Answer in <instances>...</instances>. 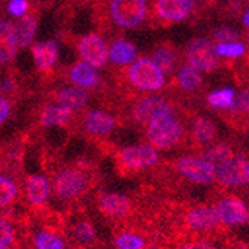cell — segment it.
<instances>
[{
  "mask_svg": "<svg viewBox=\"0 0 249 249\" xmlns=\"http://www.w3.org/2000/svg\"><path fill=\"white\" fill-rule=\"evenodd\" d=\"M185 138V127L173 109L163 112L146 124L148 143L155 146L158 151H166L178 146Z\"/></svg>",
  "mask_w": 249,
  "mask_h": 249,
  "instance_id": "cell-1",
  "label": "cell"
},
{
  "mask_svg": "<svg viewBox=\"0 0 249 249\" xmlns=\"http://www.w3.org/2000/svg\"><path fill=\"white\" fill-rule=\"evenodd\" d=\"M127 78L131 87L146 93L158 91L166 84V78L161 69L154 63L152 58L146 57L134 60L130 64L127 71Z\"/></svg>",
  "mask_w": 249,
  "mask_h": 249,
  "instance_id": "cell-2",
  "label": "cell"
},
{
  "mask_svg": "<svg viewBox=\"0 0 249 249\" xmlns=\"http://www.w3.org/2000/svg\"><path fill=\"white\" fill-rule=\"evenodd\" d=\"M54 193L63 201H75L85 196L89 188V179L85 172L76 167L60 169L54 176Z\"/></svg>",
  "mask_w": 249,
  "mask_h": 249,
  "instance_id": "cell-3",
  "label": "cell"
},
{
  "mask_svg": "<svg viewBox=\"0 0 249 249\" xmlns=\"http://www.w3.org/2000/svg\"><path fill=\"white\" fill-rule=\"evenodd\" d=\"M176 172L184 179L198 185H211L216 180V166L203 155H182L175 163Z\"/></svg>",
  "mask_w": 249,
  "mask_h": 249,
  "instance_id": "cell-4",
  "label": "cell"
},
{
  "mask_svg": "<svg viewBox=\"0 0 249 249\" xmlns=\"http://www.w3.org/2000/svg\"><path fill=\"white\" fill-rule=\"evenodd\" d=\"M158 160H160V154L151 143L125 146L118 152L120 164L131 172H141L155 167Z\"/></svg>",
  "mask_w": 249,
  "mask_h": 249,
  "instance_id": "cell-5",
  "label": "cell"
},
{
  "mask_svg": "<svg viewBox=\"0 0 249 249\" xmlns=\"http://www.w3.org/2000/svg\"><path fill=\"white\" fill-rule=\"evenodd\" d=\"M216 182L227 188H240L249 184V158L231 155L216 167Z\"/></svg>",
  "mask_w": 249,
  "mask_h": 249,
  "instance_id": "cell-6",
  "label": "cell"
},
{
  "mask_svg": "<svg viewBox=\"0 0 249 249\" xmlns=\"http://www.w3.org/2000/svg\"><path fill=\"white\" fill-rule=\"evenodd\" d=\"M110 15L121 27H138L146 17L145 0H112Z\"/></svg>",
  "mask_w": 249,
  "mask_h": 249,
  "instance_id": "cell-7",
  "label": "cell"
},
{
  "mask_svg": "<svg viewBox=\"0 0 249 249\" xmlns=\"http://www.w3.org/2000/svg\"><path fill=\"white\" fill-rule=\"evenodd\" d=\"M219 222L225 227H242L249 224V206L236 196H225L215 205Z\"/></svg>",
  "mask_w": 249,
  "mask_h": 249,
  "instance_id": "cell-8",
  "label": "cell"
},
{
  "mask_svg": "<svg viewBox=\"0 0 249 249\" xmlns=\"http://www.w3.org/2000/svg\"><path fill=\"white\" fill-rule=\"evenodd\" d=\"M187 60L201 72H213L218 67V54L208 39H194L187 47Z\"/></svg>",
  "mask_w": 249,
  "mask_h": 249,
  "instance_id": "cell-9",
  "label": "cell"
},
{
  "mask_svg": "<svg viewBox=\"0 0 249 249\" xmlns=\"http://www.w3.org/2000/svg\"><path fill=\"white\" fill-rule=\"evenodd\" d=\"M78 53L84 61L91 64L96 69L103 67L109 58V50L106 47V42L97 33L85 35L78 43Z\"/></svg>",
  "mask_w": 249,
  "mask_h": 249,
  "instance_id": "cell-10",
  "label": "cell"
},
{
  "mask_svg": "<svg viewBox=\"0 0 249 249\" xmlns=\"http://www.w3.org/2000/svg\"><path fill=\"white\" fill-rule=\"evenodd\" d=\"M97 208L106 218L120 221L130 215L133 201L123 193H105L97 200Z\"/></svg>",
  "mask_w": 249,
  "mask_h": 249,
  "instance_id": "cell-11",
  "label": "cell"
},
{
  "mask_svg": "<svg viewBox=\"0 0 249 249\" xmlns=\"http://www.w3.org/2000/svg\"><path fill=\"white\" fill-rule=\"evenodd\" d=\"M54 193V184L47 175L35 173L26 179L24 196L32 206H45L48 203L51 194Z\"/></svg>",
  "mask_w": 249,
  "mask_h": 249,
  "instance_id": "cell-12",
  "label": "cell"
},
{
  "mask_svg": "<svg viewBox=\"0 0 249 249\" xmlns=\"http://www.w3.org/2000/svg\"><path fill=\"white\" fill-rule=\"evenodd\" d=\"M185 224L187 227L197 233H209L215 230L219 222V218L216 215L215 206L201 205L194 206L185 213Z\"/></svg>",
  "mask_w": 249,
  "mask_h": 249,
  "instance_id": "cell-13",
  "label": "cell"
},
{
  "mask_svg": "<svg viewBox=\"0 0 249 249\" xmlns=\"http://www.w3.org/2000/svg\"><path fill=\"white\" fill-rule=\"evenodd\" d=\"M172 106L167 99L158 97V96H149L145 99H141L138 103L133 106L131 115L133 120L139 124H148L151 120L158 117L163 112L170 110Z\"/></svg>",
  "mask_w": 249,
  "mask_h": 249,
  "instance_id": "cell-14",
  "label": "cell"
},
{
  "mask_svg": "<svg viewBox=\"0 0 249 249\" xmlns=\"http://www.w3.org/2000/svg\"><path fill=\"white\" fill-rule=\"evenodd\" d=\"M194 8L193 0H155V14L166 22L187 19Z\"/></svg>",
  "mask_w": 249,
  "mask_h": 249,
  "instance_id": "cell-15",
  "label": "cell"
},
{
  "mask_svg": "<svg viewBox=\"0 0 249 249\" xmlns=\"http://www.w3.org/2000/svg\"><path fill=\"white\" fill-rule=\"evenodd\" d=\"M117 127V118L105 110H88L84 117V128L89 136L105 138Z\"/></svg>",
  "mask_w": 249,
  "mask_h": 249,
  "instance_id": "cell-16",
  "label": "cell"
},
{
  "mask_svg": "<svg viewBox=\"0 0 249 249\" xmlns=\"http://www.w3.org/2000/svg\"><path fill=\"white\" fill-rule=\"evenodd\" d=\"M32 54L37 69L42 72H48L58 60V45L53 40L35 43L32 48Z\"/></svg>",
  "mask_w": 249,
  "mask_h": 249,
  "instance_id": "cell-17",
  "label": "cell"
},
{
  "mask_svg": "<svg viewBox=\"0 0 249 249\" xmlns=\"http://www.w3.org/2000/svg\"><path fill=\"white\" fill-rule=\"evenodd\" d=\"M69 79L81 88H96L100 82V76L96 67L87 61H76L69 69Z\"/></svg>",
  "mask_w": 249,
  "mask_h": 249,
  "instance_id": "cell-18",
  "label": "cell"
},
{
  "mask_svg": "<svg viewBox=\"0 0 249 249\" xmlns=\"http://www.w3.org/2000/svg\"><path fill=\"white\" fill-rule=\"evenodd\" d=\"M216 125L206 117H197L191 124V138L198 146H211L216 139Z\"/></svg>",
  "mask_w": 249,
  "mask_h": 249,
  "instance_id": "cell-19",
  "label": "cell"
},
{
  "mask_svg": "<svg viewBox=\"0 0 249 249\" xmlns=\"http://www.w3.org/2000/svg\"><path fill=\"white\" fill-rule=\"evenodd\" d=\"M72 109L60 103H50L40 112V124L43 127H63L72 120Z\"/></svg>",
  "mask_w": 249,
  "mask_h": 249,
  "instance_id": "cell-20",
  "label": "cell"
},
{
  "mask_svg": "<svg viewBox=\"0 0 249 249\" xmlns=\"http://www.w3.org/2000/svg\"><path fill=\"white\" fill-rule=\"evenodd\" d=\"M0 58H2V64H8L14 60L18 48V42L15 36V24H12L11 21L2 19V24H0Z\"/></svg>",
  "mask_w": 249,
  "mask_h": 249,
  "instance_id": "cell-21",
  "label": "cell"
},
{
  "mask_svg": "<svg viewBox=\"0 0 249 249\" xmlns=\"http://www.w3.org/2000/svg\"><path fill=\"white\" fill-rule=\"evenodd\" d=\"M55 102L72 110H81L88 103V93L85 91V88H81L78 85L64 87L57 91Z\"/></svg>",
  "mask_w": 249,
  "mask_h": 249,
  "instance_id": "cell-22",
  "label": "cell"
},
{
  "mask_svg": "<svg viewBox=\"0 0 249 249\" xmlns=\"http://www.w3.org/2000/svg\"><path fill=\"white\" fill-rule=\"evenodd\" d=\"M176 84L179 88H182L187 93L197 91L203 85V76L198 69H196L191 64L180 66L176 72Z\"/></svg>",
  "mask_w": 249,
  "mask_h": 249,
  "instance_id": "cell-23",
  "label": "cell"
},
{
  "mask_svg": "<svg viewBox=\"0 0 249 249\" xmlns=\"http://www.w3.org/2000/svg\"><path fill=\"white\" fill-rule=\"evenodd\" d=\"M136 57V47L124 39H118L110 45L109 48V58L117 66H125L131 64Z\"/></svg>",
  "mask_w": 249,
  "mask_h": 249,
  "instance_id": "cell-24",
  "label": "cell"
},
{
  "mask_svg": "<svg viewBox=\"0 0 249 249\" xmlns=\"http://www.w3.org/2000/svg\"><path fill=\"white\" fill-rule=\"evenodd\" d=\"M152 60L158 67H160L164 75L173 73L175 67L178 64V55H176L173 47H170V45H167V43L158 45L154 51V54H152Z\"/></svg>",
  "mask_w": 249,
  "mask_h": 249,
  "instance_id": "cell-25",
  "label": "cell"
},
{
  "mask_svg": "<svg viewBox=\"0 0 249 249\" xmlns=\"http://www.w3.org/2000/svg\"><path fill=\"white\" fill-rule=\"evenodd\" d=\"M36 27H37L36 18L32 15L21 17L15 22V36H17L18 47H21V48L29 47L36 35Z\"/></svg>",
  "mask_w": 249,
  "mask_h": 249,
  "instance_id": "cell-26",
  "label": "cell"
},
{
  "mask_svg": "<svg viewBox=\"0 0 249 249\" xmlns=\"http://www.w3.org/2000/svg\"><path fill=\"white\" fill-rule=\"evenodd\" d=\"M33 246L35 249H66V240L57 231L43 229L35 233Z\"/></svg>",
  "mask_w": 249,
  "mask_h": 249,
  "instance_id": "cell-27",
  "label": "cell"
},
{
  "mask_svg": "<svg viewBox=\"0 0 249 249\" xmlns=\"http://www.w3.org/2000/svg\"><path fill=\"white\" fill-rule=\"evenodd\" d=\"M72 236L75 239L76 243L88 246V245H93L97 239V230L94 227L93 222H89L87 219H81L76 221L72 227Z\"/></svg>",
  "mask_w": 249,
  "mask_h": 249,
  "instance_id": "cell-28",
  "label": "cell"
},
{
  "mask_svg": "<svg viewBox=\"0 0 249 249\" xmlns=\"http://www.w3.org/2000/svg\"><path fill=\"white\" fill-rule=\"evenodd\" d=\"M146 240L136 231H121L114 237V249H145Z\"/></svg>",
  "mask_w": 249,
  "mask_h": 249,
  "instance_id": "cell-29",
  "label": "cell"
},
{
  "mask_svg": "<svg viewBox=\"0 0 249 249\" xmlns=\"http://www.w3.org/2000/svg\"><path fill=\"white\" fill-rule=\"evenodd\" d=\"M236 102V94L231 88H222V89H216V91H212L208 96V103L211 107L215 109H233Z\"/></svg>",
  "mask_w": 249,
  "mask_h": 249,
  "instance_id": "cell-30",
  "label": "cell"
},
{
  "mask_svg": "<svg viewBox=\"0 0 249 249\" xmlns=\"http://www.w3.org/2000/svg\"><path fill=\"white\" fill-rule=\"evenodd\" d=\"M18 196V185L12 176L3 173L0 176V206L6 208L17 198Z\"/></svg>",
  "mask_w": 249,
  "mask_h": 249,
  "instance_id": "cell-31",
  "label": "cell"
},
{
  "mask_svg": "<svg viewBox=\"0 0 249 249\" xmlns=\"http://www.w3.org/2000/svg\"><path fill=\"white\" fill-rule=\"evenodd\" d=\"M201 155L205 157L208 161H211L212 164H215L218 167L219 164H222L225 160H229V158L231 155H234V154H233V151H231V148L229 145L213 143V145L208 146Z\"/></svg>",
  "mask_w": 249,
  "mask_h": 249,
  "instance_id": "cell-32",
  "label": "cell"
},
{
  "mask_svg": "<svg viewBox=\"0 0 249 249\" xmlns=\"http://www.w3.org/2000/svg\"><path fill=\"white\" fill-rule=\"evenodd\" d=\"M215 51L219 57L227 58H237L245 54V47L240 42H229V43H218Z\"/></svg>",
  "mask_w": 249,
  "mask_h": 249,
  "instance_id": "cell-33",
  "label": "cell"
},
{
  "mask_svg": "<svg viewBox=\"0 0 249 249\" xmlns=\"http://www.w3.org/2000/svg\"><path fill=\"white\" fill-rule=\"evenodd\" d=\"M15 229L8 219H2L0 222V246H14L15 242Z\"/></svg>",
  "mask_w": 249,
  "mask_h": 249,
  "instance_id": "cell-34",
  "label": "cell"
},
{
  "mask_svg": "<svg viewBox=\"0 0 249 249\" xmlns=\"http://www.w3.org/2000/svg\"><path fill=\"white\" fill-rule=\"evenodd\" d=\"M231 110L236 114L249 117V88L242 89L239 94H236V102Z\"/></svg>",
  "mask_w": 249,
  "mask_h": 249,
  "instance_id": "cell-35",
  "label": "cell"
},
{
  "mask_svg": "<svg viewBox=\"0 0 249 249\" xmlns=\"http://www.w3.org/2000/svg\"><path fill=\"white\" fill-rule=\"evenodd\" d=\"M213 37L218 40V43H229V42H237L239 33L230 27H219L213 32Z\"/></svg>",
  "mask_w": 249,
  "mask_h": 249,
  "instance_id": "cell-36",
  "label": "cell"
},
{
  "mask_svg": "<svg viewBox=\"0 0 249 249\" xmlns=\"http://www.w3.org/2000/svg\"><path fill=\"white\" fill-rule=\"evenodd\" d=\"M29 9L27 0H11L8 3V12L14 17H24Z\"/></svg>",
  "mask_w": 249,
  "mask_h": 249,
  "instance_id": "cell-37",
  "label": "cell"
},
{
  "mask_svg": "<svg viewBox=\"0 0 249 249\" xmlns=\"http://www.w3.org/2000/svg\"><path fill=\"white\" fill-rule=\"evenodd\" d=\"M9 114H11V102L6 97H2V100H0V121H2V124L8 120Z\"/></svg>",
  "mask_w": 249,
  "mask_h": 249,
  "instance_id": "cell-38",
  "label": "cell"
},
{
  "mask_svg": "<svg viewBox=\"0 0 249 249\" xmlns=\"http://www.w3.org/2000/svg\"><path fill=\"white\" fill-rule=\"evenodd\" d=\"M12 88H14V82L11 79H5L3 84H2V91H3V94H6L8 91H12Z\"/></svg>",
  "mask_w": 249,
  "mask_h": 249,
  "instance_id": "cell-39",
  "label": "cell"
},
{
  "mask_svg": "<svg viewBox=\"0 0 249 249\" xmlns=\"http://www.w3.org/2000/svg\"><path fill=\"white\" fill-rule=\"evenodd\" d=\"M197 246H198V249H215V246L209 240H200L197 243Z\"/></svg>",
  "mask_w": 249,
  "mask_h": 249,
  "instance_id": "cell-40",
  "label": "cell"
},
{
  "mask_svg": "<svg viewBox=\"0 0 249 249\" xmlns=\"http://www.w3.org/2000/svg\"><path fill=\"white\" fill-rule=\"evenodd\" d=\"M176 249H198V246L197 245H193V243H184V245L178 246Z\"/></svg>",
  "mask_w": 249,
  "mask_h": 249,
  "instance_id": "cell-41",
  "label": "cell"
},
{
  "mask_svg": "<svg viewBox=\"0 0 249 249\" xmlns=\"http://www.w3.org/2000/svg\"><path fill=\"white\" fill-rule=\"evenodd\" d=\"M243 24L249 29V9H248V12H246L245 17H243Z\"/></svg>",
  "mask_w": 249,
  "mask_h": 249,
  "instance_id": "cell-42",
  "label": "cell"
},
{
  "mask_svg": "<svg viewBox=\"0 0 249 249\" xmlns=\"http://www.w3.org/2000/svg\"><path fill=\"white\" fill-rule=\"evenodd\" d=\"M246 43H248V50H249V32H248V35H246Z\"/></svg>",
  "mask_w": 249,
  "mask_h": 249,
  "instance_id": "cell-43",
  "label": "cell"
},
{
  "mask_svg": "<svg viewBox=\"0 0 249 249\" xmlns=\"http://www.w3.org/2000/svg\"><path fill=\"white\" fill-rule=\"evenodd\" d=\"M0 249H14L12 246H0Z\"/></svg>",
  "mask_w": 249,
  "mask_h": 249,
  "instance_id": "cell-44",
  "label": "cell"
}]
</instances>
